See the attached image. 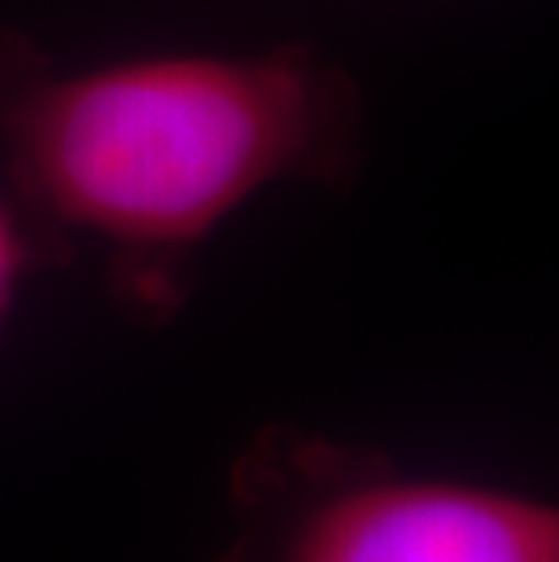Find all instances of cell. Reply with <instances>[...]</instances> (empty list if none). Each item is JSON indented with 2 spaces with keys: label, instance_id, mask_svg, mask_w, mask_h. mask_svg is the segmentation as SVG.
I'll use <instances>...</instances> for the list:
<instances>
[{
  "label": "cell",
  "instance_id": "cell-2",
  "mask_svg": "<svg viewBox=\"0 0 559 562\" xmlns=\"http://www.w3.org/2000/svg\"><path fill=\"white\" fill-rule=\"evenodd\" d=\"M230 516L208 562H559L549 501L407 475L367 450L291 432L244 453Z\"/></svg>",
  "mask_w": 559,
  "mask_h": 562
},
{
  "label": "cell",
  "instance_id": "cell-3",
  "mask_svg": "<svg viewBox=\"0 0 559 562\" xmlns=\"http://www.w3.org/2000/svg\"><path fill=\"white\" fill-rule=\"evenodd\" d=\"M19 269H22V247L15 240V229H11L8 214L0 211V323L8 316L11 297H15Z\"/></svg>",
  "mask_w": 559,
  "mask_h": 562
},
{
  "label": "cell",
  "instance_id": "cell-1",
  "mask_svg": "<svg viewBox=\"0 0 559 562\" xmlns=\"http://www.w3.org/2000/svg\"><path fill=\"white\" fill-rule=\"evenodd\" d=\"M335 116L338 83L299 58H142L37 91L11 146L63 218L164 247L305 164Z\"/></svg>",
  "mask_w": 559,
  "mask_h": 562
}]
</instances>
